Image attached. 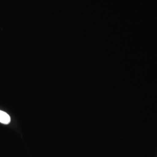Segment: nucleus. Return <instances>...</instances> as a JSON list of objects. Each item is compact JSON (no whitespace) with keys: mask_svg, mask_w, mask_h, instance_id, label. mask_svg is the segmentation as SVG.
I'll use <instances>...</instances> for the list:
<instances>
[{"mask_svg":"<svg viewBox=\"0 0 157 157\" xmlns=\"http://www.w3.org/2000/svg\"><path fill=\"white\" fill-rule=\"evenodd\" d=\"M11 121V118L8 113L0 111V122L2 124H8Z\"/></svg>","mask_w":157,"mask_h":157,"instance_id":"nucleus-1","label":"nucleus"}]
</instances>
